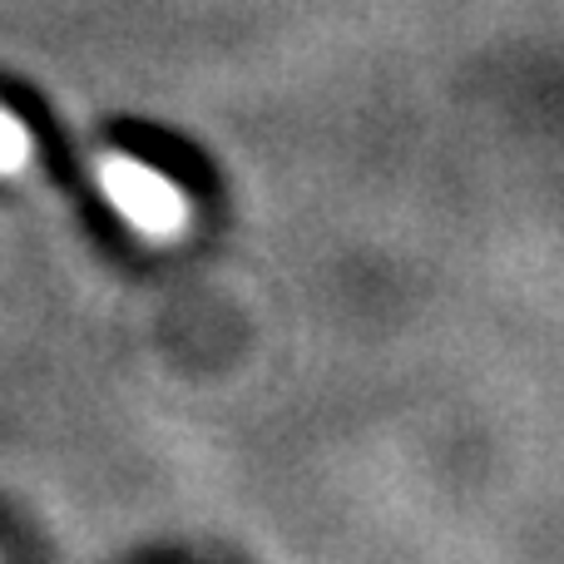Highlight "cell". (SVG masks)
<instances>
[{
	"mask_svg": "<svg viewBox=\"0 0 564 564\" xmlns=\"http://www.w3.org/2000/svg\"><path fill=\"white\" fill-rule=\"evenodd\" d=\"M99 194L129 218V228L149 238H174L184 228V194L169 184L164 174H154L149 164H134V159H99Z\"/></svg>",
	"mask_w": 564,
	"mask_h": 564,
	"instance_id": "6da1fadb",
	"label": "cell"
},
{
	"mask_svg": "<svg viewBox=\"0 0 564 564\" xmlns=\"http://www.w3.org/2000/svg\"><path fill=\"white\" fill-rule=\"evenodd\" d=\"M30 164V134L10 109H0V174H20Z\"/></svg>",
	"mask_w": 564,
	"mask_h": 564,
	"instance_id": "7a4b0ae2",
	"label": "cell"
}]
</instances>
